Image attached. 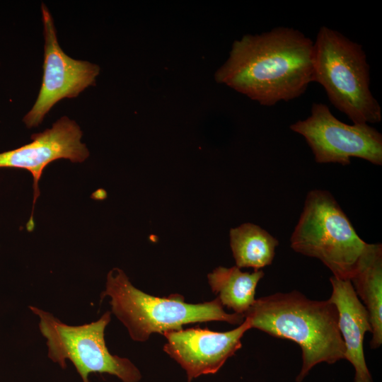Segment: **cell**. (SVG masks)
Wrapping results in <instances>:
<instances>
[{
	"label": "cell",
	"mask_w": 382,
	"mask_h": 382,
	"mask_svg": "<svg viewBox=\"0 0 382 382\" xmlns=\"http://www.w3.org/2000/svg\"><path fill=\"white\" fill-rule=\"evenodd\" d=\"M290 129L304 137L317 163L346 166L352 158H359L382 164L381 134L368 124L342 122L325 104L313 103L311 115Z\"/></svg>",
	"instance_id": "obj_7"
},
{
	"label": "cell",
	"mask_w": 382,
	"mask_h": 382,
	"mask_svg": "<svg viewBox=\"0 0 382 382\" xmlns=\"http://www.w3.org/2000/svg\"><path fill=\"white\" fill-rule=\"evenodd\" d=\"M215 79L262 105L295 99L314 82L313 42L288 27L244 35Z\"/></svg>",
	"instance_id": "obj_1"
},
{
	"label": "cell",
	"mask_w": 382,
	"mask_h": 382,
	"mask_svg": "<svg viewBox=\"0 0 382 382\" xmlns=\"http://www.w3.org/2000/svg\"><path fill=\"white\" fill-rule=\"evenodd\" d=\"M250 328L296 342L302 352L301 382L317 364L345 359L335 306L328 299L313 300L298 291L275 293L255 299L244 314Z\"/></svg>",
	"instance_id": "obj_2"
},
{
	"label": "cell",
	"mask_w": 382,
	"mask_h": 382,
	"mask_svg": "<svg viewBox=\"0 0 382 382\" xmlns=\"http://www.w3.org/2000/svg\"><path fill=\"white\" fill-rule=\"evenodd\" d=\"M43 23L44 63L42 84L37 99L23 121L28 128L42 123L50 109L64 98L77 97L96 83L100 66L88 61L74 59L61 48L53 18L41 4Z\"/></svg>",
	"instance_id": "obj_8"
},
{
	"label": "cell",
	"mask_w": 382,
	"mask_h": 382,
	"mask_svg": "<svg viewBox=\"0 0 382 382\" xmlns=\"http://www.w3.org/2000/svg\"><path fill=\"white\" fill-rule=\"evenodd\" d=\"M279 241L259 226L243 224L230 230V245L236 267L255 270L272 264Z\"/></svg>",
	"instance_id": "obj_14"
},
{
	"label": "cell",
	"mask_w": 382,
	"mask_h": 382,
	"mask_svg": "<svg viewBox=\"0 0 382 382\" xmlns=\"http://www.w3.org/2000/svg\"><path fill=\"white\" fill-rule=\"evenodd\" d=\"M330 281L332 294L328 300L337 311L338 328L345 347V359L354 369V382H373L364 352V335L367 331L372 332L368 311L350 280L332 276Z\"/></svg>",
	"instance_id": "obj_11"
},
{
	"label": "cell",
	"mask_w": 382,
	"mask_h": 382,
	"mask_svg": "<svg viewBox=\"0 0 382 382\" xmlns=\"http://www.w3.org/2000/svg\"><path fill=\"white\" fill-rule=\"evenodd\" d=\"M29 308L39 319L47 357L62 369L71 361L82 382H90L89 376L93 373L112 375L122 382L141 381V371L130 359L112 354L107 347L105 330L111 320L110 311L95 321L73 325L37 306H30Z\"/></svg>",
	"instance_id": "obj_6"
},
{
	"label": "cell",
	"mask_w": 382,
	"mask_h": 382,
	"mask_svg": "<svg viewBox=\"0 0 382 382\" xmlns=\"http://www.w3.org/2000/svg\"><path fill=\"white\" fill-rule=\"evenodd\" d=\"M250 329L245 319L238 328L226 332L199 328L168 331L163 333L167 340L163 350L183 368L187 382H191L219 371L242 347L241 338Z\"/></svg>",
	"instance_id": "obj_10"
},
{
	"label": "cell",
	"mask_w": 382,
	"mask_h": 382,
	"mask_svg": "<svg viewBox=\"0 0 382 382\" xmlns=\"http://www.w3.org/2000/svg\"><path fill=\"white\" fill-rule=\"evenodd\" d=\"M108 297L113 314L125 327L131 339L145 342L154 333L183 329L190 323L223 321L241 325L243 315L226 313L218 298L188 303L178 294L166 298L149 295L135 287L123 270L112 268L107 274L100 300Z\"/></svg>",
	"instance_id": "obj_3"
},
{
	"label": "cell",
	"mask_w": 382,
	"mask_h": 382,
	"mask_svg": "<svg viewBox=\"0 0 382 382\" xmlns=\"http://www.w3.org/2000/svg\"><path fill=\"white\" fill-rule=\"evenodd\" d=\"M82 136L78 124L63 116L51 128L33 134L30 144L0 153V168L25 169L33 175L34 196L31 216L26 224L28 231H32L35 226L33 211L40 195L38 183L43 170L49 163L60 158L73 163L83 162L89 151L81 141Z\"/></svg>",
	"instance_id": "obj_9"
},
{
	"label": "cell",
	"mask_w": 382,
	"mask_h": 382,
	"mask_svg": "<svg viewBox=\"0 0 382 382\" xmlns=\"http://www.w3.org/2000/svg\"><path fill=\"white\" fill-rule=\"evenodd\" d=\"M313 78L330 103L353 123L381 121V108L370 91L369 66L361 45L322 26L313 42Z\"/></svg>",
	"instance_id": "obj_4"
},
{
	"label": "cell",
	"mask_w": 382,
	"mask_h": 382,
	"mask_svg": "<svg viewBox=\"0 0 382 382\" xmlns=\"http://www.w3.org/2000/svg\"><path fill=\"white\" fill-rule=\"evenodd\" d=\"M368 311L372 328L371 349L382 345V245L368 243L350 279Z\"/></svg>",
	"instance_id": "obj_12"
},
{
	"label": "cell",
	"mask_w": 382,
	"mask_h": 382,
	"mask_svg": "<svg viewBox=\"0 0 382 382\" xmlns=\"http://www.w3.org/2000/svg\"><path fill=\"white\" fill-rule=\"evenodd\" d=\"M263 277L261 270L250 273L236 266L218 267L207 275L212 291L222 306L243 316L255 302L256 287Z\"/></svg>",
	"instance_id": "obj_13"
},
{
	"label": "cell",
	"mask_w": 382,
	"mask_h": 382,
	"mask_svg": "<svg viewBox=\"0 0 382 382\" xmlns=\"http://www.w3.org/2000/svg\"><path fill=\"white\" fill-rule=\"evenodd\" d=\"M290 243L295 252L320 260L332 276L344 280L351 279L368 244L334 197L323 190L307 194Z\"/></svg>",
	"instance_id": "obj_5"
}]
</instances>
